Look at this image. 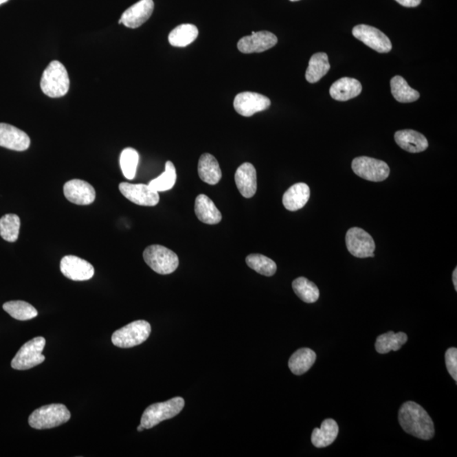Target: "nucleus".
<instances>
[{"label":"nucleus","instance_id":"11","mask_svg":"<svg viewBox=\"0 0 457 457\" xmlns=\"http://www.w3.org/2000/svg\"><path fill=\"white\" fill-rule=\"evenodd\" d=\"M271 105L268 97L252 91H244L237 94L234 100V109L239 115L251 117L256 113L265 111Z\"/></svg>","mask_w":457,"mask_h":457},{"label":"nucleus","instance_id":"21","mask_svg":"<svg viewBox=\"0 0 457 457\" xmlns=\"http://www.w3.org/2000/svg\"><path fill=\"white\" fill-rule=\"evenodd\" d=\"M361 90H363V87L359 80L343 78L332 84L330 94L335 100L347 101L357 97Z\"/></svg>","mask_w":457,"mask_h":457},{"label":"nucleus","instance_id":"8","mask_svg":"<svg viewBox=\"0 0 457 457\" xmlns=\"http://www.w3.org/2000/svg\"><path fill=\"white\" fill-rule=\"evenodd\" d=\"M352 168L358 177L374 182L386 180L390 172L388 164L383 161L365 156L354 159Z\"/></svg>","mask_w":457,"mask_h":457},{"label":"nucleus","instance_id":"34","mask_svg":"<svg viewBox=\"0 0 457 457\" xmlns=\"http://www.w3.org/2000/svg\"><path fill=\"white\" fill-rule=\"evenodd\" d=\"M248 267L265 276H273L276 273L277 265L271 258L261 254H250L246 258Z\"/></svg>","mask_w":457,"mask_h":457},{"label":"nucleus","instance_id":"32","mask_svg":"<svg viewBox=\"0 0 457 457\" xmlns=\"http://www.w3.org/2000/svg\"><path fill=\"white\" fill-rule=\"evenodd\" d=\"M21 219L16 214H5L0 219V236L9 243H14L19 236Z\"/></svg>","mask_w":457,"mask_h":457},{"label":"nucleus","instance_id":"16","mask_svg":"<svg viewBox=\"0 0 457 457\" xmlns=\"http://www.w3.org/2000/svg\"><path fill=\"white\" fill-rule=\"evenodd\" d=\"M31 139L23 131L9 124L0 123V147L23 152L30 147Z\"/></svg>","mask_w":457,"mask_h":457},{"label":"nucleus","instance_id":"17","mask_svg":"<svg viewBox=\"0 0 457 457\" xmlns=\"http://www.w3.org/2000/svg\"><path fill=\"white\" fill-rule=\"evenodd\" d=\"M153 9L155 3L153 0H140L122 14L119 23L133 29L141 27L152 16Z\"/></svg>","mask_w":457,"mask_h":457},{"label":"nucleus","instance_id":"27","mask_svg":"<svg viewBox=\"0 0 457 457\" xmlns=\"http://www.w3.org/2000/svg\"><path fill=\"white\" fill-rule=\"evenodd\" d=\"M408 339L407 334L403 332L394 333L389 331L379 335L376 339L375 348L379 354H387L394 350H399Z\"/></svg>","mask_w":457,"mask_h":457},{"label":"nucleus","instance_id":"7","mask_svg":"<svg viewBox=\"0 0 457 457\" xmlns=\"http://www.w3.org/2000/svg\"><path fill=\"white\" fill-rule=\"evenodd\" d=\"M45 344V339L41 336L24 344L13 358L12 367L16 370H27L43 364L45 361L42 354Z\"/></svg>","mask_w":457,"mask_h":457},{"label":"nucleus","instance_id":"6","mask_svg":"<svg viewBox=\"0 0 457 457\" xmlns=\"http://www.w3.org/2000/svg\"><path fill=\"white\" fill-rule=\"evenodd\" d=\"M144 258L153 271L164 276L175 272L179 266L178 256L161 245H152L146 248Z\"/></svg>","mask_w":457,"mask_h":457},{"label":"nucleus","instance_id":"39","mask_svg":"<svg viewBox=\"0 0 457 457\" xmlns=\"http://www.w3.org/2000/svg\"><path fill=\"white\" fill-rule=\"evenodd\" d=\"M144 430H145L144 427H142V426L141 425V424H140V425H139V426L137 427V431H138V432H142V431H144Z\"/></svg>","mask_w":457,"mask_h":457},{"label":"nucleus","instance_id":"24","mask_svg":"<svg viewBox=\"0 0 457 457\" xmlns=\"http://www.w3.org/2000/svg\"><path fill=\"white\" fill-rule=\"evenodd\" d=\"M199 175L203 181L216 185L221 180L222 171L216 159L210 153H204L199 161Z\"/></svg>","mask_w":457,"mask_h":457},{"label":"nucleus","instance_id":"23","mask_svg":"<svg viewBox=\"0 0 457 457\" xmlns=\"http://www.w3.org/2000/svg\"><path fill=\"white\" fill-rule=\"evenodd\" d=\"M339 434V426L334 419H325L320 429H314L311 437L312 443L317 448H324L334 443Z\"/></svg>","mask_w":457,"mask_h":457},{"label":"nucleus","instance_id":"40","mask_svg":"<svg viewBox=\"0 0 457 457\" xmlns=\"http://www.w3.org/2000/svg\"><path fill=\"white\" fill-rule=\"evenodd\" d=\"M7 1H9V0H0V5H3V3H6Z\"/></svg>","mask_w":457,"mask_h":457},{"label":"nucleus","instance_id":"13","mask_svg":"<svg viewBox=\"0 0 457 457\" xmlns=\"http://www.w3.org/2000/svg\"><path fill=\"white\" fill-rule=\"evenodd\" d=\"M278 43L276 35L268 31L252 32V35L243 36L237 43V49L243 54L262 53L272 49Z\"/></svg>","mask_w":457,"mask_h":457},{"label":"nucleus","instance_id":"20","mask_svg":"<svg viewBox=\"0 0 457 457\" xmlns=\"http://www.w3.org/2000/svg\"><path fill=\"white\" fill-rule=\"evenodd\" d=\"M310 188L306 183H297L287 190L283 196V205L289 211H298L308 203Z\"/></svg>","mask_w":457,"mask_h":457},{"label":"nucleus","instance_id":"10","mask_svg":"<svg viewBox=\"0 0 457 457\" xmlns=\"http://www.w3.org/2000/svg\"><path fill=\"white\" fill-rule=\"evenodd\" d=\"M353 34L364 45L379 53H389L392 49V43L388 36L379 29L368 25H358L353 29Z\"/></svg>","mask_w":457,"mask_h":457},{"label":"nucleus","instance_id":"2","mask_svg":"<svg viewBox=\"0 0 457 457\" xmlns=\"http://www.w3.org/2000/svg\"><path fill=\"white\" fill-rule=\"evenodd\" d=\"M40 87L49 98H61L67 94L69 78L67 68L60 61L54 60L43 71Z\"/></svg>","mask_w":457,"mask_h":457},{"label":"nucleus","instance_id":"30","mask_svg":"<svg viewBox=\"0 0 457 457\" xmlns=\"http://www.w3.org/2000/svg\"><path fill=\"white\" fill-rule=\"evenodd\" d=\"M292 288L298 297L306 303H314L320 298V290L315 284L305 277H299L292 282Z\"/></svg>","mask_w":457,"mask_h":457},{"label":"nucleus","instance_id":"22","mask_svg":"<svg viewBox=\"0 0 457 457\" xmlns=\"http://www.w3.org/2000/svg\"><path fill=\"white\" fill-rule=\"evenodd\" d=\"M194 210L197 219L204 224L217 225L221 221V212L213 201L206 195L200 194L197 197Z\"/></svg>","mask_w":457,"mask_h":457},{"label":"nucleus","instance_id":"41","mask_svg":"<svg viewBox=\"0 0 457 457\" xmlns=\"http://www.w3.org/2000/svg\"><path fill=\"white\" fill-rule=\"evenodd\" d=\"M291 2H296V1H299V0H290Z\"/></svg>","mask_w":457,"mask_h":457},{"label":"nucleus","instance_id":"19","mask_svg":"<svg viewBox=\"0 0 457 457\" xmlns=\"http://www.w3.org/2000/svg\"><path fill=\"white\" fill-rule=\"evenodd\" d=\"M394 140L401 148L409 153H421L429 147L427 138L423 134L413 130L397 131L394 134Z\"/></svg>","mask_w":457,"mask_h":457},{"label":"nucleus","instance_id":"15","mask_svg":"<svg viewBox=\"0 0 457 457\" xmlns=\"http://www.w3.org/2000/svg\"><path fill=\"white\" fill-rule=\"evenodd\" d=\"M64 194L69 202L78 205H89L96 199V192L93 186L89 182L78 179L65 183Z\"/></svg>","mask_w":457,"mask_h":457},{"label":"nucleus","instance_id":"12","mask_svg":"<svg viewBox=\"0 0 457 457\" xmlns=\"http://www.w3.org/2000/svg\"><path fill=\"white\" fill-rule=\"evenodd\" d=\"M119 189L126 199L137 205L153 207L159 202V192L148 185L122 182L120 183Z\"/></svg>","mask_w":457,"mask_h":457},{"label":"nucleus","instance_id":"9","mask_svg":"<svg viewBox=\"0 0 457 457\" xmlns=\"http://www.w3.org/2000/svg\"><path fill=\"white\" fill-rule=\"evenodd\" d=\"M347 249L354 257L359 258L374 257L375 243L372 237L364 230L353 227L346 236Z\"/></svg>","mask_w":457,"mask_h":457},{"label":"nucleus","instance_id":"5","mask_svg":"<svg viewBox=\"0 0 457 457\" xmlns=\"http://www.w3.org/2000/svg\"><path fill=\"white\" fill-rule=\"evenodd\" d=\"M151 334V325L145 320H137L116 331L112 335V343L120 348L141 345Z\"/></svg>","mask_w":457,"mask_h":457},{"label":"nucleus","instance_id":"35","mask_svg":"<svg viewBox=\"0 0 457 457\" xmlns=\"http://www.w3.org/2000/svg\"><path fill=\"white\" fill-rule=\"evenodd\" d=\"M139 155L136 149L127 148L123 150L120 157V164L122 173L128 180H133L136 177Z\"/></svg>","mask_w":457,"mask_h":457},{"label":"nucleus","instance_id":"31","mask_svg":"<svg viewBox=\"0 0 457 457\" xmlns=\"http://www.w3.org/2000/svg\"><path fill=\"white\" fill-rule=\"evenodd\" d=\"M3 309L14 319L21 321L30 320L38 315L34 306L24 301L5 302Z\"/></svg>","mask_w":457,"mask_h":457},{"label":"nucleus","instance_id":"26","mask_svg":"<svg viewBox=\"0 0 457 457\" xmlns=\"http://www.w3.org/2000/svg\"><path fill=\"white\" fill-rule=\"evenodd\" d=\"M331 65L327 54L317 53L311 57L306 71V80L310 83H316L330 71Z\"/></svg>","mask_w":457,"mask_h":457},{"label":"nucleus","instance_id":"18","mask_svg":"<svg viewBox=\"0 0 457 457\" xmlns=\"http://www.w3.org/2000/svg\"><path fill=\"white\" fill-rule=\"evenodd\" d=\"M237 188L241 195L251 199L257 192V171L250 163H244L237 169L235 174Z\"/></svg>","mask_w":457,"mask_h":457},{"label":"nucleus","instance_id":"29","mask_svg":"<svg viewBox=\"0 0 457 457\" xmlns=\"http://www.w3.org/2000/svg\"><path fill=\"white\" fill-rule=\"evenodd\" d=\"M199 36V29L192 24L178 25L170 32L169 42L174 47H186L191 45Z\"/></svg>","mask_w":457,"mask_h":457},{"label":"nucleus","instance_id":"37","mask_svg":"<svg viewBox=\"0 0 457 457\" xmlns=\"http://www.w3.org/2000/svg\"><path fill=\"white\" fill-rule=\"evenodd\" d=\"M396 1L402 6L412 8V7L419 6L421 3L422 0H396Z\"/></svg>","mask_w":457,"mask_h":457},{"label":"nucleus","instance_id":"28","mask_svg":"<svg viewBox=\"0 0 457 457\" xmlns=\"http://www.w3.org/2000/svg\"><path fill=\"white\" fill-rule=\"evenodd\" d=\"M390 87L393 97L400 103H412L420 98L419 91L412 89L402 76H394L390 80Z\"/></svg>","mask_w":457,"mask_h":457},{"label":"nucleus","instance_id":"14","mask_svg":"<svg viewBox=\"0 0 457 457\" xmlns=\"http://www.w3.org/2000/svg\"><path fill=\"white\" fill-rule=\"evenodd\" d=\"M60 271L74 281L89 280L94 276V268L90 263L73 255L65 256L61 259Z\"/></svg>","mask_w":457,"mask_h":457},{"label":"nucleus","instance_id":"4","mask_svg":"<svg viewBox=\"0 0 457 457\" xmlns=\"http://www.w3.org/2000/svg\"><path fill=\"white\" fill-rule=\"evenodd\" d=\"M184 407L185 401L181 397L149 405L142 416L141 425L145 430L152 429L161 422L175 418Z\"/></svg>","mask_w":457,"mask_h":457},{"label":"nucleus","instance_id":"3","mask_svg":"<svg viewBox=\"0 0 457 457\" xmlns=\"http://www.w3.org/2000/svg\"><path fill=\"white\" fill-rule=\"evenodd\" d=\"M71 416L65 405L51 404L36 409L29 416L28 423L32 429L49 430L67 423Z\"/></svg>","mask_w":457,"mask_h":457},{"label":"nucleus","instance_id":"36","mask_svg":"<svg viewBox=\"0 0 457 457\" xmlns=\"http://www.w3.org/2000/svg\"><path fill=\"white\" fill-rule=\"evenodd\" d=\"M445 365L449 374L457 382V349L456 347H451L446 350Z\"/></svg>","mask_w":457,"mask_h":457},{"label":"nucleus","instance_id":"33","mask_svg":"<svg viewBox=\"0 0 457 457\" xmlns=\"http://www.w3.org/2000/svg\"><path fill=\"white\" fill-rule=\"evenodd\" d=\"M175 181H177V170L173 163L167 161L166 171L155 180L150 181L148 186L156 192H166L173 188Z\"/></svg>","mask_w":457,"mask_h":457},{"label":"nucleus","instance_id":"38","mask_svg":"<svg viewBox=\"0 0 457 457\" xmlns=\"http://www.w3.org/2000/svg\"><path fill=\"white\" fill-rule=\"evenodd\" d=\"M452 280H453V284H454L456 291H457V269L456 268L455 269L454 271H453Z\"/></svg>","mask_w":457,"mask_h":457},{"label":"nucleus","instance_id":"25","mask_svg":"<svg viewBox=\"0 0 457 457\" xmlns=\"http://www.w3.org/2000/svg\"><path fill=\"white\" fill-rule=\"evenodd\" d=\"M316 353L310 348H301L294 353L289 360V368L296 375H302L313 367Z\"/></svg>","mask_w":457,"mask_h":457},{"label":"nucleus","instance_id":"1","mask_svg":"<svg viewBox=\"0 0 457 457\" xmlns=\"http://www.w3.org/2000/svg\"><path fill=\"white\" fill-rule=\"evenodd\" d=\"M398 419L405 432L412 436L423 441H430L434 436L432 419L421 405L414 401H407L401 405Z\"/></svg>","mask_w":457,"mask_h":457}]
</instances>
